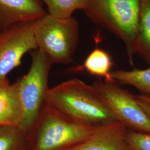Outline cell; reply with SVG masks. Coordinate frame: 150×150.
I'll return each mask as SVG.
<instances>
[{
	"instance_id": "cell-1",
	"label": "cell",
	"mask_w": 150,
	"mask_h": 150,
	"mask_svg": "<svg viewBox=\"0 0 150 150\" xmlns=\"http://www.w3.org/2000/svg\"><path fill=\"white\" fill-rule=\"evenodd\" d=\"M46 103L76 122L93 128L118 122L93 85L78 79L50 88Z\"/></svg>"
},
{
	"instance_id": "cell-2",
	"label": "cell",
	"mask_w": 150,
	"mask_h": 150,
	"mask_svg": "<svg viewBox=\"0 0 150 150\" xmlns=\"http://www.w3.org/2000/svg\"><path fill=\"white\" fill-rule=\"evenodd\" d=\"M142 0H87L85 11L92 21L122 41L129 62L136 54Z\"/></svg>"
},
{
	"instance_id": "cell-3",
	"label": "cell",
	"mask_w": 150,
	"mask_h": 150,
	"mask_svg": "<svg viewBox=\"0 0 150 150\" xmlns=\"http://www.w3.org/2000/svg\"><path fill=\"white\" fill-rule=\"evenodd\" d=\"M96 129L76 122L46 103L28 134L30 150H69Z\"/></svg>"
},
{
	"instance_id": "cell-4",
	"label": "cell",
	"mask_w": 150,
	"mask_h": 150,
	"mask_svg": "<svg viewBox=\"0 0 150 150\" xmlns=\"http://www.w3.org/2000/svg\"><path fill=\"white\" fill-rule=\"evenodd\" d=\"M32 29L38 50L52 64L74 62L79 39V25L75 17L59 18L47 13L32 22Z\"/></svg>"
},
{
	"instance_id": "cell-5",
	"label": "cell",
	"mask_w": 150,
	"mask_h": 150,
	"mask_svg": "<svg viewBox=\"0 0 150 150\" xmlns=\"http://www.w3.org/2000/svg\"><path fill=\"white\" fill-rule=\"evenodd\" d=\"M52 64L46 54L38 49L35 50L30 69L16 81L24 113L20 128L27 135L46 105L48 77Z\"/></svg>"
},
{
	"instance_id": "cell-6",
	"label": "cell",
	"mask_w": 150,
	"mask_h": 150,
	"mask_svg": "<svg viewBox=\"0 0 150 150\" xmlns=\"http://www.w3.org/2000/svg\"><path fill=\"white\" fill-rule=\"evenodd\" d=\"M93 86L117 121L131 130L150 134V118L134 95L118 86L116 82L99 81Z\"/></svg>"
},
{
	"instance_id": "cell-7",
	"label": "cell",
	"mask_w": 150,
	"mask_h": 150,
	"mask_svg": "<svg viewBox=\"0 0 150 150\" xmlns=\"http://www.w3.org/2000/svg\"><path fill=\"white\" fill-rule=\"evenodd\" d=\"M32 22L16 23L0 33V80L7 79L8 74L21 64L25 54L38 50Z\"/></svg>"
},
{
	"instance_id": "cell-8",
	"label": "cell",
	"mask_w": 150,
	"mask_h": 150,
	"mask_svg": "<svg viewBox=\"0 0 150 150\" xmlns=\"http://www.w3.org/2000/svg\"><path fill=\"white\" fill-rule=\"evenodd\" d=\"M127 128L116 122L97 128L85 140L68 150H132L127 140Z\"/></svg>"
},
{
	"instance_id": "cell-9",
	"label": "cell",
	"mask_w": 150,
	"mask_h": 150,
	"mask_svg": "<svg viewBox=\"0 0 150 150\" xmlns=\"http://www.w3.org/2000/svg\"><path fill=\"white\" fill-rule=\"evenodd\" d=\"M46 13L41 0H0V33L12 25L34 21Z\"/></svg>"
},
{
	"instance_id": "cell-10",
	"label": "cell",
	"mask_w": 150,
	"mask_h": 150,
	"mask_svg": "<svg viewBox=\"0 0 150 150\" xmlns=\"http://www.w3.org/2000/svg\"><path fill=\"white\" fill-rule=\"evenodd\" d=\"M24 113L17 82H6L0 88V126L20 127Z\"/></svg>"
},
{
	"instance_id": "cell-11",
	"label": "cell",
	"mask_w": 150,
	"mask_h": 150,
	"mask_svg": "<svg viewBox=\"0 0 150 150\" xmlns=\"http://www.w3.org/2000/svg\"><path fill=\"white\" fill-rule=\"evenodd\" d=\"M113 64L112 57L108 52L96 48L87 56L82 67L90 75L106 82H115L111 76Z\"/></svg>"
},
{
	"instance_id": "cell-12",
	"label": "cell",
	"mask_w": 150,
	"mask_h": 150,
	"mask_svg": "<svg viewBox=\"0 0 150 150\" xmlns=\"http://www.w3.org/2000/svg\"><path fill=\"white\" fill-rule=\"evenodd\" d=\"M111 76L117 83L132 86L143 95L150 97V67L144 70L112 71Z\"/></svg>"
},
{
	"instance_id": "cell-13",
	"label": "cell",
	"mask_w": 150,
	"mask_h": 150,
	"mask_svg": "<svg viewBox=\"0 0 150 150\" xmlns=\"http://www.w3.org/2000/svg\"><path fill=\"white\" fill-rule=\"evenodd\" d=\"M136 54L150 64V0H142Z\"/></svg>"
},
{
	"instance_id": "cell-14",
	"label": "cell",
	"mask_w": 150,
	"mask_h": 150,
	"mask_svg": "<svg viewBox=\"0 0 150 150\" xmlns=\"http://www.w3.org/2000/svg\"><path fill=\"white\" fill-rule=\"evenodd\" d=\"M0 150H31L28 135L18 127L0 126Z\"/></svg>"
},
{
	"instance_id": "cell-15",
	"label": "cell",
	"mask_w": 150,
	"mask_h": 150,
	"mask_svg": "<svg viewBox=\"0 0 150 150\" xmlns=\"http://www.w3.org/2000/svg\"><path fill=\"white\" fill-rule=\"evenodd\" d=\"M47 6L48 13L59 18H68L78 10H84L87 0H41Z\"/></svg>"
},
{
	"instance_id": "cell-16",
	"label": "cell",
	"mask_w": 150,
	"mask_h": 150,
	"mask_svg": "<svg viewBox=\"0 0 150 150\" xmlns=\"http://www.w3.org/2000/svg\"><path fill=\"white\" fill-rule=\"evenodd\" d=\"M126 140L132 150H150V134L127 130Z\"/></svg>"
},
{
	"instance_id": "cell-17",
	"label": "cell",
	"mask_w": 150,
	"mask_h": 150,
	"mask_svg": "<svg viewBox=\"0 0 150 150\" xmlns=\"http://www.w3.org/2000/svg\"><path fill=\"white\" fill-rule=\"evenodd\" d=\"M134 96L140 106L142 107V108L144 110V111L150 118V102L145 100L141 95Z\"/></svg>"
},
{
	"instance_id": "cell-18",
	"label": "cell",
	"mask_w": 150,
	"mask_h": 150,
	"mask_svg": "<svg viewBox=\"0 0 150 150\" xmlns=\"http://www.w3.org/2000/svg\"><path fill=\"white\" fill-rule=\"evenodd\" d=\"M8 81V79L5 80H0V88H1L2 86H3L6 82H7Z\"/></svg>"
},
{
	"instance_id": "cell-19",
	"label": "cell",
	"mask_w": 150,
	"mask_h": 150,
	"mask_svg": "<svg viewBox=\"0 0 150 150\" xmlns=\"http://www.w3.org/2000/svg\"><path fill=\"white\" fill-rule=\"evenodd\" d=\"M142 97L145 98V100H146L147 101H149L150 102V97L148 96H147V95H143V94H142L141 95Z\"/></svg>"
}]
</instances>
